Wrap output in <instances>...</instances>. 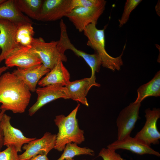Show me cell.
Instances as JSON below:
<instances>
[{"mask_svg": "<svg viewBox=\"0 0 160 160\" xmlns=\"http://www.w3.org/2000/svg\"><path fill=\"white\" fill-rule=\"evenodd\" d=\"M107 148L116 150L123 149L129 150L137 154H149L159 157L160 153L140 140L130 135L121 140L115 141L107 146Z\"/></svg>", "mask_w": 160, "mask_h": 160, "instance_id": "9a60e30c", "label": "cell"}, {"mask_svg": "<svg viewBox=\"0 0 160 160\" xmlns=\"http://www.w3.org/2000/svg\"><path fill=\"white\" fill-rule=\"evenodd\" d=\"M137 96L134 102L141 103L149 96H160V72L158 71L153 78L147 83L141 86L137 90Z\"/></svg>", "mask_w": 160, "mask_h": 160, "instance_id": "d6986e66", "label": "cell"}, {"mask_svg": "<svg viewBox=\"0 0 160 160\" xmlns=\"http://www.w3.org/2000/svg\"><path fill=\"white\" fill-rule=\"evenodd\" d=\"M70 76L63 62L60 61L39 81L38 84L41 87L52 84L65 86L70 81Z\"/></svg>", "mask_w": 160, "mask_h": 160, "instance_id": "2e32d148", "label": "cell"}, {"mask_svg": "<svg viewBox=\"0 0 160 160\" xmlns=\"http://www.w3.org/2000/svg\"><path fill=\"white\" fill-rule=\"evenodd\" d=\"M115 151L108 148H103L99 153L98 156L101 157L103 160H127L122 158Z\"/></svg>", "mask_w": 160, "mask_h": 160, "instance_id": "d4e9b609", "label": "cell"}, {"mask_svg": "<svg viewBox=\"0 0 160 160\" xmlns=\"http://www.w3.org/2000/svg\"><path fill=\"white\" fill-rule=\"evenodd\" d=\"M141 103L134 102L122 109L116 120L118 128L117 140H121L130 135L135 123L140 118Z\"/></svg>", "mask_w": 160, "mask_h": 160, "instance_id": "30bf717a", "label": "cell"}, {"mask_svg": "<svg viewBox=\"0 0 160 160\" xmlns=\"http://www.w3.org/2000/svg\"><path fill=\"white\" fill-rule=\"evenodd\" d=\"M57 41L46 42L41 37L34 38L31 47L40 59L41 63L51 70L59 62H65L67 58L62 54L57 47Z\"/></svg>", "mask_w": 160, "mask_h": 160, "instance_id": "277c9868", "label": "cell"}, {"mask_svg": "<svg viewBox=\"0 0 160 160\" xmlns=\"http://www.w3.org/2000/svg\"><path fill=\"white\" fill-rule=\"evenodd\" d=\"M56 135L49 132H46L40 138L34 139L25 144L22 148L25 151L19 155L20 160H30L33 157L38 155H47L54 148Z\"/></svg>", "mask_w": 160, "mask_h": 160, "instance_id": "8fae6325", "label": "cell"}, {"mask_svg": "<svg viewBox=\"0 0 160 160\" xmlns=\"http://www.w3.org/2000/svg\"><path fill=\"white\" fill-rule=\"evenodd\" d=\"M18 25L9 21L0 19V63L6 58L17 46L16 34Z\"/></svg>", "mask_w": 160, "mask_h": 160, "instance_id": "4fadbf2b", "label": "cell"}, {"mask_svg": "<svg viewBox=\"0 0 160 160\" xmlns=\"http://www.w3.org/2000/svg\"><path fill=\"white\" fill-rule=\"evenodd\" d=\"M93 86L89 78H86L73 81H70L65 86L69 98L88 106L86 97L90 89Z\"/></svg>", "mask_w": 160, "mask_h": 160, "instance_id": "ac0fdd59", "label": "cell"}, {"mask_svg": "<svg viewBox=\"0 0 160 160\" xmlns=\"http://www.w3.org/2000/svg\"><path fill=\"white\" fill-rule=\"evenodd\" d=\"M43 0H15L20 11L29 18L38 20L43 2Z\"/></svg>", "mask_w": 160, "mask_h": 160, "instance_id": "ffe728a7", "label": "cell"}, {"mask_svg": "<svg viewBox=\"0 0 160 160\" xmlns=\"http://www.w3.org/2000/svg\"><path fill=\"white\" fill-rule=\"evenodd\" d=\"M96 25L94 23L89 24L85 27L83 31L87 39V44L93 49L95 53L100 57L102 65L103 67L113 71L116 70L119 71L123 65L121 57L126 45L121 54L119 56L115 57L110 55L105 49V30L106 27L99 29L97 28Z\"/></svg>", "mask_w": 160, "mask_h": 160, "instance_id": "3957f363", "label": "cell"}, {"mask_svg": "<svg viewBox=\"0 0 160 160\" xmlns=\"http://www.w3.org/2000/svg\"><path fill=\"white\" fill-rule=\"evenodd\" d=\"M6 66L9 68L16 66L27 68L42 64L31 47H24L17 45L5 60Z\"/></svg>", "mask_w": 160, "mask_h": 160, "instance_id": "9c48e42d", "label": "cell"}, {"mask_svg": "<svg viewBox=\"0 0 160 160\" xmlns=\"http://www.w3.org/2000/svg\"><path fill=\"white\" fill-rule=\"evenodd\" d=\"M65 160H73V159H66Z\"/></svg>", "mask_w": 160, "mask_h": 160, "instance_id": "4dcf8cb0", "label": "cell"}, {"mask_svg": "<svg viewBox=\"0 0 160 160\" xmlns=\"http://www.w3.org/2000/svg\"><path fill=\"white\" fill-rule=\"evenodd\" d=\"M73 9L72 0H44L37 20H57L66 17Z\"/></svg>", "mask_w": 160, "mask_h": 160, "instance_id": "ba28073f", "label": "cell"}, {"mask_svg": "<svg viewBox=\"0 0 160 160\" xmlns=\"http://www.w3.org/2000/svg\"><path fill=\"white\" fill-rule=\"evenodd\" d=\"M8 68L6 66H3L0 67V77L2 73L8 69Z\"/></svg>", "mask_w": 160, "mask_h": 160, "instance_id": "f1b7e54d", "label": "cell"}, {"mask_svg": "<svg viewBox=\"0 0 160 160\" xmlns=\"http://www.w3.org/2000/svg\"><path fill=\"white\" fill-rule=\"evenodd\" d=\"M31 93L25 84L12 72H6L0 77L1 110L13 113H23L29 104Z\"/></svg>", "mask_w": 160, "mask_h": 160, "instance_id": "6da1fadb", "label": "cell"}, {"mask_svg": "<svg viewBox=\"0 0 160 160\" xmlns=\"http://www.w3.org/2000/svg\"><path fill=\"white\" fill-rule=\"evenodd\" d=\"M80 105L78 104L68 116L57 115L54 119L58 129L54 149L59 151L63 150L68 143L80 144L85 140L84 131L79 128L76 117Z\"/></svg>", "mask_w": 160, "mask_h": 160, "instance_id": "7a4b0ae2", "label": "cell"}, {"mask_svg": "<svg viewBox=\"0 0 160 160\" xmlns=\"http://www.w3.org/2000/svg\"><path fill=\"white\" fill-rule=\"evenodd\" d=\"M30 160H49L47 155H38L31 159Z\"/></svg>", "mask_w": 160, "mask_h": 160, "instance_id": "83f0119b", "label": "cell"}, {"mask_svg": "<svg viewBox=\"0 0 160 160\" xmlns=\"http://www.w3.org/2000/svg\"><path fill=\"white\" fill-rule=\"evenodd\" d=\"M63 153L57 160H65L72 159L76 156L81 155H88L93 156L95 155L94 151L87 147H81L77 144L70 143L66 144L64 149Z\"/></svg>", "mask_w": 160, "mask_h": 160, "instance_id": "7402d4cb", "label": "cell"}, {"mask_svg": "<svg viewBox=\"0 0 160 160\" xmlns=\"http://www.w3.org/2000/svg\"><path fill=\"white\" fill-rule=\"evenodd\" d=\"M32 24L25 23L18 25L16 34V41L18 45L31 47L35 33Z\"/></svg>", "mask_w": 160, "mask_h": 160, "instance_id": "44dd1931", "label": "cell"}, {"mask_svg": "<svg viewBox=\"0 0 160 160\" xmlns=\"http://www.w3.org/2000/svg\"><path fill=\"white\" fill-rule=\"evenodd\" d=\"M0 112V151L4 145V135L3 131L1 126V118L5 113V111L3 110H1Z\"/></svg>", "mask_w": 160, "mask_h": 160, "instance_id": "4316f807", "label": "cell"}, {"mask_svg": "<svg viewBox=\"0 0 160 160\" xmlns=\"http://www.w3.org/2000/svg\"><path fill=\"white\" fill-rule=\"evenodd\" d=\"M73 8L79 7H98L105 6L104 0H72Z\"/></svg>", "mask_w": 160, "mask_h": 160, "instance_id": "cb8c5ba5", "label": "cell"}, {"mask_svg": "<svg viewBox=\"0 0 160 160\" xmlns=\"http://www.w3.org/2000/svg\"><path fill=\"white\" fill-rule=\"evenodd\" d=\"M105 7H76L73 9L65 17L73 24L76 29L81 32L89 24H97L98 19L103 12Z\"/></svg>", "mask_w": 160, "mask_h": 160, "instance_id": "8992f818", "label": "cell"}, {"mask_svg": "<svg viewBox=\"0 0 160 160\" xmlns=\"http://www.w3.org/2000/svg\"><path fill=\"white\" fill-rule=\"evenodd\" d=\"M0 19L7 20L18 25L33 24L31 20L20 11L15 0H5L0 4Z\"/></svg>", "mask_w": 160, "mask_h": 160, "instance_id": "e0dca14e", "label": "cell"}, {"mask_svg": "<svg viewBox=\"0 0 160 160\" xmlns=\"http://www.w3.org/2000/svg\"><path fill=\"white\" fill-rule=\"evenodd\" d=\"M11 117L4 113L1 121V126L4 135V145L14 146L18 152L22 151L23 146L36 138H29L25 136L21 131L11 124Z\"/></svg>", "mask_w": 160, "mask_h": 160, "instance_id": "7c38bea8", "label": "cell"}, {"mask_svg": "<svg viewBox=\"0 0 160 160\" xmlns=\"http://www.w3.org/2000/svg\"><path fill=\"white\" fill-rule=\"evenodd\" d=\"M5 0H0V4L5 1Z\"/></svg>", "mask_w": 160, "mask_h": 160, "instance_id": "f546056e", "label": "cell"}, {"mask_svg": "<svg viewBox=\"0 0 160 160\" xmlns=\"http://www.w3.org/2000/svg\"><path fill=\"white\" fill-rule=\"evenodd\" d=\"M146 121L141 130L134 137L145 144L150 146L151 144L159 143L160 133L157 126V121L160 117V110L154 108L145 111Z\"/></svg>", "mask_w": 160, "mask_h": 160, "instance_id": "5b68a950", "label": "cell"}, {"mask_svg": "<svg viewBox=\"0 0 160 160\" xmlns=\"http://www.w3.org/2000/svg\"><path fill=\"white\" fill-rule=\"evenodd\" d=\"M1 109H0V112H1Z\"/></svg>", "mask_w": 160, "mask_h": 160, "instance_id": "1f68e13d", "label": "cell"}, {"mask_svg": "<svg viewBox=\"0 0 160 160\" xmlns=\"http://www.w3.org/2000/svg\"><path fill=\"white\" fill-rule=\"evenodd\" d=\"M18 153L14 146L7 147L4 151H0V160H20Z\"/></svg>", "mask_w": 160, "mask_h": 160, "instance_id": "484cf974", "label": "cell"}, {"mask_svg": "<svg viewBox=\"0 0 160 160\" xmlns=\"http://www.w3.org/2000/svg\"></svg>", "mask_w": 160, "mask_h": 160, "instance_id": "d6a6232c", "label": "cell"}, {"mask_svg": "<svg viewBox=\"0 0 160 160\" xmlns=\"http://www.w3.org/2000/svg\"><path fill=\"white\" fill-rule=\"evenodd\" d=\"M142 1L141 0H127L124 7V11L121 19L119 20V27H121L129 20L132 12Z\"/></svg>", "mask_w": 160, "mask_h": 160, "instance_id": "603a6c76", "label": "cell"}, {"mask_svg": "<svg viewBox=\"0 0 160 160\" xmlns=\"http://www.w3.org/2000/svg\"><path fill=\"white\" fill-rule=\"evenodd\" d=\"M50 70L41 64L27 68H17L12 73L25 84L30 92H33L36 91L39 81Z\"/></svg>", "mask_w": 160, "mask_h": 160, "instance_id": "5bb4252c", "label": "cell"}, {"mask_svg": "<svg viewBox=\"0 0 160 160\" xmlns=\"http://www.w3.org/2000/svg\"><path fill=\"white\" fill-rule=\"evenodd\" d=\"M35 92L37 95V99L28 110V114L30 116H33L41 108L51 102L60 98L70 99L66 88L59 84L38 87Z\"/></svg>", "mask_w": 160, "mask_h": 160, "instance_id": "52a82bcc", "label": "cell"}]
</instances>
